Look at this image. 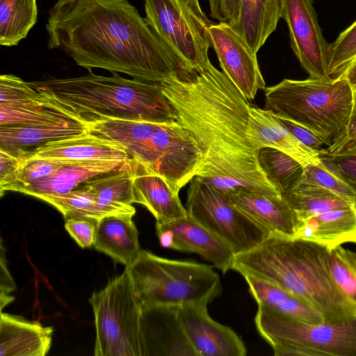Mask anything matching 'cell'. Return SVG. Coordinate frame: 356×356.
<instances>
[{"mask_svg": "<svg viewBox=\"0 0 356 356\" xmlns=\"http://www.w3.org/2000/svg\"><path fill=\"white\" fill-rule=\"evenodd\" d=\"M177 122L201 152L195 176L226 195L256 192L281 195L261 168L259 148L248 134L250 104L210 60L160 82Z\"/></svg>", "mask_w": 356, "mask_h": 356, "instance_id": "1", "label": "cell"}, {"mask_svg": "<svg viewBox=\"0 0 356 356\" xmlns=\"http://www.w3.org/2000/svg\"><path fill=\"white\" fill-rule=\"evenodd\" d=\"M47 47L78 65L161 82L188 67L128 0H58L46 24Z\"/></svg>", "mask_w": 356, "mask_h": 356, "instance_id": "2", "label": "cell"}, {"mask_svg": "<svg viewBox=\"0 0 356 356\" xmlns=\"http://www.w3.org/2000/svg\"><path fill=\"white\" fill-rule=\"evenodd\" d=\"M330 250L295 238L269 236L254 249L236 255L232 266L273 283L317 309L326 323L356 318V305L337 286L329 267Z\"/></svg>", "mask_w": 356, "mask_h": 356, "instance_id": "3", "label": "cell"}, {"mask_svg": "<svg viewBox=\"0 0 356 356\" xmlns=\"http://www.w3.org/2000/svg\"><path fill=\"white\" fill-rule=\"evenodd\" d=\"M88 72L83 76L30 83L49 102L86 124L106 120L177 122L176 111L160 82Z\"/></svg>", "mask_w": 356, "mask_h": 356, "instance_id": "4", "label": "cell"}, {"mask_svg": "<svg viewBox=\"0 0 356 356\" xmlns=\"http://www.w3.org/2000/svg\"><path fill=\"white\" fill-rule=\"evenodd\" d=\"M264 90L265 109L307 127L328 147L342 137L348 126L353 96L345 78L285 79Z\"/></svg>", "mask_w": 356, "mask_h": 356, "instance_id": "5", "label": "cell"}, {"mask_svg": "<svg viewBox=\"0 0 356 356\" xmlns=\"http://www.w3.org/2000/svg\"><path fill=\"white\" fill-rule=\"evenodd\" d=\"M126 268L142 309L208 305L222 291L220 277L210 265L168 259L142 250Z\"/></svg>", "mask_w": 356, "mask_h": 356, "instance_id": "6", "label": "cell"}, {"mask_svg": "<svg viewBox=\"0 0 356 356\" xmlns=\"http://www.w3.org/2000/svg\"><path fill=\"white\" fill-rule=\"evenodd\" d=\"M121 143L131 159L161 176L177 193L195 177L201 161L196 141L178 122L131 121Z\"/></svg>", "mask_w": 356, "mask_h": 356, "instance_id": "7", "label": "cell"}, {"mask_svg": "<svg viewBox=\"0 0 356 356\" xmlns=\"http://www.w3.org/2000/svg\"><path fill=\"white\" fill-rule=\"evenodd\" d=\"M254 322L275 356H356V318L307 324L258 306Z\"/></svg>", "mask_w": 356, "mask_h": 356, "instance_id": "8", "label": "cell"}, {"mask_svg": "<svg viewBox=\"0 0 356 356\" xmlns=\"http://www.w3.org/2000/svg\"><path fill=\"white\" fill-rule=\"evenodd\" d=\"M96 329L95 356H142L141 305L128 270L92 294Z\"/></svg>", "mask_w": 356, "mask_h": 356, "instance_id": "9", "label": "cell"}, {"mask_svg": "<svg viewBox=\"0 0 356 356\" xmlns=\"http://www.w3.org/2000/svg\"><path fill=\"white\" fill-rule=\"evenodd\" d=\"M144 8L147 24L188 67L209 60L213 23L200 0H144Z\"/></svg>", "mask_w": 356, "mask_h": 356, "instance_id": "10", "label": "cell"}, {"mask_svg": "<svg viewBox=\"0 0 356 356\" xmlns=\"http://www.w3.org/2000/svg\"><path fill=\"white\" fill-rule=\"evenodd\" d=\"M187 213L225 243L236 255L250 251L270 234L230 202L227 195L199 177L190 181Z\"/></svg>", "mask_w": 356, "mask_h": 356, "instance_id": "11", "label": "cell"}, {"mask_svg": "<svg viewBox=\"0 0 356 356\" xmlns=\"http://www.w3.org/2000/svg\"><path fill=\"white\" fill-rule=\"evenodd\" d=\"M290 45L311 79L329 80V44L318 24L313 0H282Z\"/></svg>", "mask_w": 356, "mask_h": 356, "instance_id": "12", "label": "cell"}, {"mask_svg": "<svg viewBox=\"0 0 356 356\" xmlns=\"http://www.w3.org/2000/svg\"><path fill=\"white\" fill-rule=\"evenodd\" d=\"M209 33L211 47L216 54L222 71L247 100L254 99L259 90L266 88L257 53L228 24H213Z\"/></svg>", "mask_w": 356, "mask_h": 356, "instance_id": "13", "label": "cell"}, {"mask_svg": "<svg viewBox=\"0 0 356 356\" xmlns=\"http://www.w3.org/2000/svg\"><path fill=\"white\" fill-rule=\"evenodd\" d=\"M161 246L200 254L223 273L232 270L235 254L219 237L189 215L172 221L156 222Z\"/></svg>", "mask_w": 356, "mask_h": 356, "instance_id": "14", "label": "cell"}, {"mask_svg": "<svg viewBox=\"0 0 356 356\" xmlns=\"http://www.w3.org/2000/svg\"><path fill=\"white\" fill-rule=\"evenodd\" d=\"M177 306L142 309V356H197L185 332Z\"/></svg>", "mask_w": 356, "mask_h": 356, "instance_id": "15", "label": "cell"}, {"mask_svg": "<svg viewBox=\"0 0 356 356\" xmlns=\"http://www.w3.org/2000/svg\"><path fill=\"white\" fill-rule=\"evenodd\" d=\"M207 305L189 304L179 307V316L197 356H245L243 341L229 327L213 320Z\"/></svg>", "mask_w": 356, "mask_h": 356, "instance_id": "16", "label": "cell"}, {"mask_svg": "<svg viewBox=\"0 0 356 356\" xmlns=\"http://www.w3.org/2000/svg\"><path fill=\"white\" fill-rule=\"evenodd\" d=\"M59 161L60 166L53 173L22 188L18 192L38 199L43 196L63 195L94 178L127 168L135 161Z\"/></svg>", "mask_w": 356, "mask_h": 356, "instance_id": "17", "label": "cell"}, {"mask_svg": "<svg viewBox=\"0 0 356 356\" xmlns=\"http://www.w3.org/2000/svg\"><path fill=\"white\" fill-rule=\"evenodd\" d=\"M88 131L87 124L79 120L26 126H0V150L26 160L33 158L41 146Z\"/></svg>", "mask_w": 356, "mask_h": 356, "instance_id": "18", "label": "cell"}, {"mask_svg": "<svg viewBox=\"0 0 356 356\" xmlns=\"http://www.w3.org/2000/svg\"><path fill=\"white\" fill-rule=\"evenodd\" d=\"M227 196L235 207L270 236L294 238L298 226L297 216L282 195L239 192Z\"/></svg>", "mask_w": 356, "mask_h": 356, "instance_id": "19", "label": "cell"}, {"mask_svg": "<svg viewBox=\"0 0 356 356\" xmlns=\"http://www.w3.org/2000/svg\"><path fill=\"white\" fill-rule=\"evenodd\" d=\"M248 134L259 148L270 147L291 156L304 165L320 163L319 150L307 147L297 140L269 111L249 107Z\"/></svg>", "mask_w": 356, "mask_h": 356, "instance_id": "20", "label": "cell"}, {"mask_svg": "<svg viewBox=\"0 0 356 356\" xmlns=\"http://www.w3.org/2000/svg\"><path fill=\"white\" fill-rule=\"evenodd\" d=\"M53 331L39 322L1 312L0 356H44L51 348Z\"/></svg>", "mask_w": 356, "mask_h": 356, "instance_id": "21", "label": "cell"}, {"mask_svg": "<svg viewBox=\"0 0 356 356\" xmlns=\"http://www.w3.org/2000/svg\"><path fill=\"white\" fill-rule=\"evenodd\" d=\"M33 157L63 161L133 160L118 143L89 131L48 143L39 147Z\"/></svg>", "mask_w": 356, "mask_h": 356, "instance_id": "22", "label": "cell"}, {"mask_svg": "<svg viewBox=\"0 0 356 356\" xmlns=\"http://www.w3.org/2000/svg\"><path fill=\"white\" fill-rule=\"evenodd\" d=\"M134 203L145 206L156 222L172 221L188 215L178 193L161 176L138 163L133 181Z\"/></svg>", "mask_w": 356, "mask_h": 356, "instance_id": "23", "label": "cell"}, {"mask_svg": "<svg viewBox=\"0 0 356 356\" xmlns=\"http://www.w3.org/2000/svg\"><path fill=\"white\" fill-rule=\"evenodd\" d=\"M133 216L120 213L100 218L92 245L97 250L126 266L134 263L142 250Z\"/></svg>", "mask_w": 356, "mask_h": 356, "instance_id": "24", "label": "cell"}, {"mask_svg": "<svg viewBox=\"0 0 356 356\" xmlns=\"http://www.w3.org/2000/svg\"><path fill=\"white\" fill-rule=\"evenodd\" d=\"M294 238L318 243L330 251L345 243H356V208L332 210L311 217L299 225Z\"/></svg>", "mask_w": 356, "mask_h": 356, "instance_id": "25", "label": "cell"}, {"mask_svg": "<svg viewBox=\"0 0 356 356\" xmlns=\"http://www.w3.org/2000/svg\"><path fill=\"white\" fill-rule=\"evenodd\" d=\"M243 276L258 306L304 323H325L323 316L317 309L289 291L252 275L245 274Z\"/></svg>", "mask_w": 356, "mask_h": 356, "instance_id": "26", "label": "cell"}, {"mask_svg": "<svg viewBox=\"0 0 356 356\" xmlns=\"http://www.w3.org/2000/svg\"><path fill=\"white\" fill-rule=\"evenodd\" d=\"M281 13L282 0H241L239 19L233 28L257 53L276 30Z\"/></svg>", "mask_w": 356, "mask_h": 356, "instance_id": "27", "label": "cell"}, {"mask_svg": "<svg viewBox=\"0 0 356 356\" xmlns=\"http://www.w3.org/2000/svg\"><path fill=\"white\" fill-rule=\"evenodd\" d=\"M281 195L295 211L298 226L308 218L327 211L356 208L355 204L336 193L303 179L300 184Z\"/></svg>", "mask_w": 356, "mask_h": 356, "instance_id": "28", "label": "cell"}, {"mask_svg": "<svg viewBox=\"0 0 356 356\" xmlns=\"http://www.w3.org/2000/svg\"><path fill=\"white\" fill-rule=\"evenodd\" d=\"M36 0H0V44L16 46L34 26Z\"/></svg>", "mask_w": 356, "mask_h": 356, "instance_id": "29", "label": "cell"}, {"mask_svg": "<svg viewBox=\"0 0 356 356\" xmlns=\"http://www.w3.org/2000/svg\"><path fill=\"white\" fill-rule=\"evenodd\" d=\"M0 126H26L79 120L49 102L42 95L37 99L0 105Z\"/></svg>", "mask_w": 356, "mask_h": 356, "instance_id": "30", "label": "cell"}, {"mask_svg": "<svg viewBox=\"0 0 356 356\" xmlns=\"http://www.w3.org/2000/svg\"><path fill=\"white\" fill-rule=\"evenodd\" d=\"M258 158L266 176L280 195L302 181L305 165L288 154L265 147L259 149Z\"/></svg>", "mask_w": 356, "mask_h": 356, "instance_id": "31", "label": "cell"}, {"mask_svg": "<svg viewBox=\"0 0 356 356\" xmlns=\"http://www.w3.org/2000/svg\"><path fill=\"white\" fill-rule=\"evenodd\" d=\"M57 209L65 219L88 216L102 218L106 216L123 213L99 204L95 195L85 182L70 193L60 195H47L40 198Z\"/></svg>", "mask_w": 356, "mask_h": 356, "instance_id": "32", "label": "cell"}, {"mask_svg": "<svg viewBox=\"0 0 356 356\" xmlns=\"http://www.w3.org/2000/svg\"><path fill=\"white\" fill-rule=\"evenodd\" d=\"M329 267L333 280L356 305V252L339 245L330 251Z\"/></svg>", "mask_w": 356, "mask_h": 356, "instance_id": "33", "label": "cell"}, {"mask_svg": "<svg viewBox=\"0 0 356 356\" xmlns=\"http://www.w3.org/2000/svg\"><path fill=\"white\" fill-rule=\"evenodd\" d=\"M356 58V21L329 44L328 79H341Z\"/></svg>", "mask_w": 356, "mask_h": 356, "instance_id": "34", "label": "cell"}, {"mask_svg": "<svg viewBox=\"0 0 356 356\" xmlns=\"http://www.w3.org/2000/svg\"><path fill=\"white\" fill-rule=\"evenodd\" d=\"M303 179L325 188L356 205V192L321 162L305 165Z\"/></svg>", "mask_w": 356, "mask_h": 356, "instance_id": "35", "label": "cell"}, {"mask_svg": "<svg viewBox=\"0 0 356 356\" xmlns=\"http://www.w3.org/2000/svg\"><path fill=\"white\" fill-rule=\"evenodd\" d=\"M319 158L324 166L337 175L356 192V149L339 153L319 150Z\"/></svg>", "mask_w": 356, "mask_h": 356, "instance_id": "36", "label": "cell"}, {"mask_svg": "<svg viewBox=\"0 0 356 356\" xmlns=\"http://www.w3.org/2000/svg\"><path fill=\"white\" fill-rule=\"evenodd\" d=\"M40 97V93L30 83L13 74L1 75L0 105L28 102Z\"/></svg>", "mask_w": 356, "mask_h": 356, "instance_id": "37", "label": "cell"}, {"mask_svg": "<svg viewBox=\"0 0 356 356\" xmlns=\"http://www.w3.org/2000/svg\"><path fill=\"white\" fill-rule=\"evenodd\" d=\"M100 218L80 216L65 220V228L77 244L83 248L93 245Z\"/></svg>", "mask_w": 356, "mask_h": 356, "instance_id": "38", "label": "cell"}, {"mask_svg": "<svg viewBox=\"0 0 356 356\" xmlns=\"http://www.w3.org/2000/svg\"><path fill=\"white\" fill-rule=\"evenodd\" d=\"M210 15L219 22L234 27L240 15L241 0H208Z\"/></svg>", "mask_w": 356, "mask_h": 356, "instance_id": "39", "label": "cell"}, {"mask_svg": "<svg viewBox=\"0 0 356 356\" xmlns=\"http://www.w3.org/2000/svg\"><path fill=\"white\" fill-rule=\"evenodd\" d=\"M275 116L297 140L307 147L319 150V148L324 145L323 140L307 127L293 121Z\"/></svg>", "mask_w": 356, "mask_h": 356, "instance_id": "40", "label": "cell"}, {"mask_svg": "<svg viewBox=\"0 0 356 356\" xmlns=\"http://www.w3.org/2000/svg\"><path fill=\"white\" fill-rule=\"evenodd\" d=\"M6 251L3 244V241L1 242V276H0V306L1 312H3V308L8 305L9 303L14 300V297L9 294L16 289L15 282L8 269Z\"/></svg>", "mask_w": 356, "mask_h": 356, "instance_id": "41", "label": "cell"}, {"mask_svg": "<svg viewBox=\"0 0 356 356\" xmlns=\"http://www.w3.org/2000/svg\"><path fill=\"white\" fill-rule=\"evenodd\" d=\"M25 161L0 150V188L11 183L22 163Z\"/></svg>", "mask_w": 356, "mask_h": 356, "instance_id": "42", "label": "cell"}, {"mask_svg": "<svg viewBox=\"0 0 356 356\" xmlns=\"http://www.w3.org/2000/svg\"><path fill=\"white\" fill-rule=\"evenodd\" d=\"M354 149H356V112L351 114L348 126L342 137L325 149L330 153H339Z\"/></svg>", "mask_w": 356, "mask_h": 356, "instance_id": "43", "label": "cell"}, {"mask_svg": "<svg viewBox=\"0 0 356 356\" xmlns=\"http://www.w3.org/2000/svg\"><path fill=\"white\" fill-rule=\"evenodd\" d=\"M342 78L347 80L352 90L356 88V58L350 63Z\"/></svg>", "mask_w": 356, "mask_h": 356, "instance_id": "44", "label": "cell"}, {"mask_svg": "<svg viewBox=\"0 0 356 356\" xmlns=\"http://www.w3.org/2000/svg\"><path fill=\"white\" fill-rule=\"evenodd\" d=\"M353 106L352 113L356 112V88L353 90Z\"/></svg>", "mask_w": 356, "mask_h": 356, "instance_id": "45", "label": "cell"}]
</instances>
